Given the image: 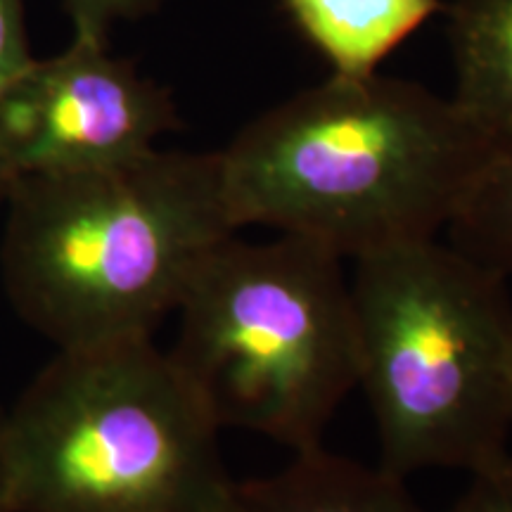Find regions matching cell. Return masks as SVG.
Returning <instances> with one entry per match:
<instances>
[{"label": "cell", "instance_id": "cell-1", "mask_svg": "<svg viewBox=\"0 0 512 512\" xmlns=\"http://www.w3.org/2000/svg\"><path fill=\"white\" fill-rule=\"evenodd\" d=\"M494 140L451 95L394 76H328L219 150L238 230L271 228L342 261L439 238Z\"/></svg>", "mask_w": 512, "mask_h": 512}, {"label": "cell", "instance_id": "cell-2", "mask_svg": "<svg viewBox=\"0 0 512 512\" xmlns=\"http://www.w3.org/2000/svg\"><path fill=\"white\" fill-rule=\"evenodd\" d=\"M5 200V294L57 349L155 337L211 249L240 233L219 152L152 150L22 181Z\"/></svg>", "mask_w": 512, "mask_h": 512}, {"label": "cell", "instance_id": "cell-3", "mask_svg": "<svg viewBox=\"0 0 512 512\" xmlns=\"http://www.w3.org/2000/svg\"><path fill=\"white\" fill-rule=\"evenodd\" d=\"M356 389L375 418L377 465L477 472L508 453V278L439 238L354 261Z\"/></svg>", "mask_w": 512, "mask_h": 512}, {"label": "cell", "instance_id": "cell-4", "mask_svg": "<svg viewBox=\"0 0 512 512\" xmlns=\"http://www.w3.org/2000/svg\"><path fill=\"white\" fill-rule=\"evenodd\" d=\"M221 432L155 337L57 349L5 415L12 512H230Z\"/></svg>", "mask_w": 512, "mask_h": 512}, {"label": "cell", "instance_id": "cell-5", "mask_svg": "<svg viewBox=\"0 0 512 512\" xmlns=\"http://www.w3.org/2000/svg\"><path fill=\"white\" fill-rule=\"evenodd\" d=\"M169 351L221 430L292 453L323 444L356 389V323L344 261L313 242L240 233L202 261Z\"/></svg>", "mask_w": 512, "mask_h": 512}, {"label": "cell", "instance_id": "cell-6", "mask_svg": "<svg viewBox=\"0 0 512 512\" xmlns=\"http://www.w3.org/2000/svg\"><path fill=\"white\" fill-rule=\"evenodd\" d=\"M181 126L166 88L102 43L31 60L0 91V197L12 185L124 164Z\"/></svg>", "mask_w": 512, "mask_h": 512}, {"label": "cell", "instance_id": "cell-7", "mask_svg": "<svg viewBox=\"0 0 512 512\" xmlns=\"http://www.w3.org/2000/svg\"><path fill=\"white\" fill-rule=\"evenodd\" d=\"M230 512H425L406 479L339 456L325 444L292 453L283 470L235 486Z\"/></svg>", "mask_w": 512, "mask_h": 512}, {"label": "cell", "instance_id": "cell-8", "mask_svg": "<svg viewBox=\"0 0 512 512\" xmlns=\"http://www.w3.org/2000/svg\"><path fill=\"white\" fill-rule=\"evenodd\" d=\"M292 22L332 76L377 74L380 64L444 8L441 0H285Z\"/></svg>", "mask_w": 512, "mask_h": 512}, {"label": "cell", "instance_id": "cell-9", "mask_svg": "<svg viewBox=\"0 0 512 512\" xmlns=\"http://www.w3.org/2000/svg\"><path fill=\"white\" fill-rule=\"evenodd\" d=\"M448 31L453 102L494 143L512 140V0H456Z\"/></svg>", "mask_w": 512, "mask_h": 512}, {"label": "cell", "instance_id": "cell-10", "mask_svg": "<svg viewBox=\"0 0 512 512\" xmlns=\"http://www.w3.org/2000/svg\"><path fill=\"white\" fill-rule=\"evenodd\" d=\"M448 238L482 266L512 275V140L494 145Z\"/></svg>", "mask_w": 512, "mask_h": 512}, {"label": "cell", "instance_id": "cell-11", "mask_svg": "<svg viewBox=\"0 0 512 512\" xmlns=\"http://www.w3.org/2000/svg\"><path fill=\"white\" fill-rule=\"evenodd\" d=\"M155 5L157 0H67L76 41L102 43V46H107V34L114 22L143 17Z\"/></svg>", "mask_w": 512, "mask_h": 512}, {"label": "cell", "instance_id": "cell-12", "mask_svg": "<svg viewBox=\"0 0 512 512\" xmlns=\"http://www.w3.org/2000/svg\"><path fill=\"white\" fill-rule=\"evenodd\" d=\"M446 512H512V453L472 472L465 494Z\"/></svg>", "mask_w": 512, "mask_h": 512}, {"label": "cell", "instance_id": "cell-13", "mask_svg": "<svg viewBox=\"0 0 512 512\" xmlns=\"http://www.w3.org/2000/svg\"><path fill=\"white\" fill-rule=\"evenodd\" d=\"M31 62L22 0H0V91Z\"/></svg>", "mask_w": 512, "mask_h": 512}, {"label": "cell", "instance_id": "cell-14", "mask_svg": "<svg viewBox=\"0 0 512 512\" xmlns=\"http://www.w3.org/2000/svg\"><path fill=\"white\" fill-rule=\"evenodd\" d=\"M0 512H12L8 494V470H5V415L0 413Z\"/></svg>", "mask_w": 512, "mask_h": 512}]
</instances>
